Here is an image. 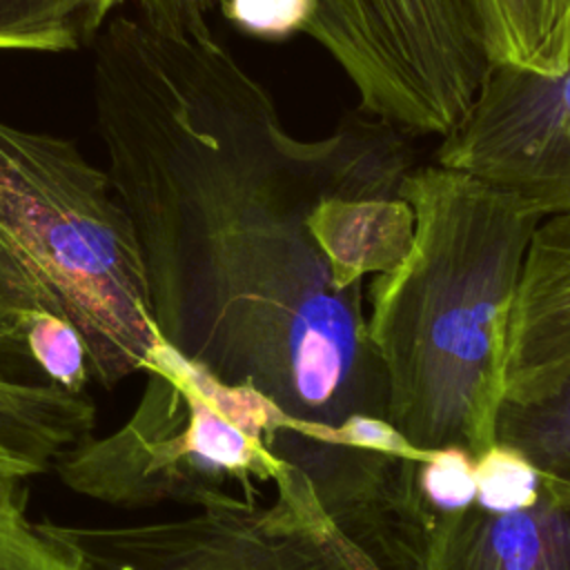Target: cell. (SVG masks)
Listing matches in <instances>:
<instances>
[{
	"label": "cell",
	"mask_w": 570,
	"mask_h": 570,
	"mask_svg": "<svg viewBox=\"0 0 570 570\" xmlns=\"http://www.w3.org/2000/svg\"><path fill=\"white\" fill-rule=\"evenodd\" d=\"M94 102L160 341L287 421L385 423L363 287L336 285L307 216L323 196H399L405 131L358 109L301 140L207 20L142 13L94 40Z\"/></svg>",
	"instance_id": "6da1fadb"
},
{
	"label": "cell",
	"mask_w": 570,
	"mask_h": 570,
	"mask_svg": "<svg viewBox=\"0 0 570 570\" xmlns=\"http://www.w3.org/2000/svg\"><path fill=\"white\" fill-rule=\"evenodd\" d=\"M399 196L414 212L412 243L365 296L385 428L421 456L481 459L494 448L508 318L541 216L436 163L412 167Z\"/></svg>",
	"instance_id": "7a4b0ae2"
},
{
	"label": "cell",
	"mask_w": 570,
	"mask_h": 570,
	"mask_svg": "<svg viewBox=\"0 0 570 570\" xmlns=\"http://www.w3.org/2000/svg\"><path fill=\"white\" fill-rule=\"evenodd\" d=\"M0 220L80 334L89 381L111 390L142 374L163 341L138 238L109 174L65 138L0 120Z\"/></svg>",
	"instance_id": "3957f363"
},
{
	"label": "cell",
	"mask_w": 570,
	"mask_h": 570,
	"mask_svg": "<svg viewBox=\"0 0 570 570\" xmlns=\"http://www.w3.org/2000/svg\"><path fill=\"white\" fill-rule=\"evenodd\" d=\"M142 374L138 403L118 428L53 461L62 485L118 508H194L216 492L272 481L278 459L263 432L281 414L258 394L218 383L165 343Z\"/></svg>",
	"instance_id": "277c9868"
},
{
	"label": "cell",
	"mask_w": 570,
	"mask_h": 570,
	"mask_svg": "<svg viewBox=\"0 0 570 570\" xmlns=\"http://www.w3.org/2000/svg\"><path fill=\"white\" fill-rule=\"evenodd\" d=\"M229 0H138L169 24L205 20ZM350 78L358 109L405 134L445 136L488 69L465 0H312L307 33Z\"/></svg>",
	"instance_id": "5b68a950"
},
{
	"label": "cell",
	"mask_w": 570,
	"mask_h": 570,
	"mask_svg": "<svg viewBox=\"0 0 570 570\" xmlns=\"http://www.w3.org/2000/svg\"><path fill=\"white\" fill-rule=\"evenodd\" d=\"M269 483V499L225 490L160 521H45L80 570H381L332 523L298 468L278 459Z\"/></svg>",
	"instance_id": "8992f818"
},
{
	"label": "cell",
	"mask_w": 570,
	"mask_h": 570,
	"mask_svg": "<svg viewBox=\"0 0 570 570\" xmlns=\"http://www.w3.org/2000/svg\"><path fill=\"white\" fill-rule=\"evenodd\" d=\"M376 421L321 430L276 416L265 448L298 468L323 512L381 570H423L436 510L423 490V456Z\"/></svg>",
	"instance_id": "52a82bcc"
},
{
	"label": "cell",
	"mask_w": 570,
	"mask_h": 570,
	"mask_svg": "<svg viewBox=\"0 0 570 570\" xmlns=\"http://www.w3.org/2000/svg\"><path fill=\"white\" fill-rule=\"evenodd\" d=\"M434 163L508 194L541 218L570 212V58L554 71L490 62Z\"/></svg>",
	"instance_id": "ba28073f"
},
{
	"label": "cell",
	"mask_w": 570,
	"mask_h": 570,
	"mask_svg": "<svg viewBox=\"0 0 570 570\" xmlns=\"http://www.w3.org/2000/svg\"><path fill=\"white\" fill-rule=\"evenodd\" d=\"M423 570H570V483L539 474L523 499L436 512Z\"/></svg>",
	"instance_id": "9c48e42d"
},
{
	"label": "cell",
	"mask_w": 570,
	"mask_h": 570,
	"mask_svg": "<svg viewBox=\"0 0 570 570\" xmlns=\"http://www.w3.org/2000/svg\"><path fill=\"white\" fill-rule=\"evenodd\" d=\"M570 376V212L539 220L505 330L503 401L530 403Z\"/></svg>",
	"instance_id": "30bf717a"
},
{
	"label": "cell",
	"mask_w": 570,
	"mask_h": 570,
	"mask_svg": "<svg viewBox=\"0 0 570 570\" xmlns=\"http://www.w3.org/2000/svg\"><path fill=\"white\" fill-rule=\"evenodd\" d=\"M307 227L338 287H363L367 274H385L405 256L414 212L401 196H323Z\"/></svg>",
	"instance_id": "8fae6325"
},
{
	"label": "cell",
	"mask_w": 570,
	"mask_h": 570,
	"mask_svg": "<svg viewBox=\"0 0 570 570\" xmlns=\"http://www.w3.org/2000/svg\"><path fill=\"white\" fill-rule=\"evenodd\" d=\"M490 62L554 73L570 58V0H465Z\"/></svg>",
	"instance_id": "7c38bea8"
},
{
	"label": "cell",
	"mask_w": 570,
	"mask_h": 570,
	"mask_svg": "<svg viewBox=\"0 0 570 570\" xmlns=\"http://www.w3.org/2000/svg\"><path fill=\"white\" fill-rule=\"evenodd\" d=\"M45 314L65 316L29 252L0 220V381L53 383L40 370L27 341V330Z\"/></svg>",
	"instance_id": "4fadbf2b"
},
{
	"label": "cell",
	"mask_w": 570,
	"mask_h": 570,
	"mask_svg": "<svg viewBox=\"0 0 570 570\" xmlns=\"http://www.w3.org/2000/svg\"><path fill=\"white\" fill-rule=\"evenodd\" d=\"M122 0H0V49L73 51L98 38Z\"/></svg>",
	"instance_id": "5bb4252c"
},
{
	"label": "cell",
	"mask_w": 570,
	"mask_h": 570,
	"mask_svg": "<svg viewBox=\"0 0 570 570\" xmlns=\"http://www.w3.org/2000/svg\"><path fill=\"white\" fill-rule=\"evenodd\" d=\"M494 445L523 459L537 474L570 483V376L543 399L501 401Z\"/></svg>",
	"instance_id": "9a60e30c"
},
{
	"label": "cell",
	"mask_w": 570,
	"mask_h": 570,
	"mask_svg": "<svg viewBox=\"0 0 570 570\" xmlns=\"http://www.w3.org/2000/svg\"><path fill=\"white\" fill-rule=\"evenodd\" d=\"M0 570H80L78 552L29 517L20 479H0Z\"/></svg>",
	"instance_id": "2e32d148"
},
{
	"label": "cell",
	"mask_w": 570,
	"mask_h": 570,
	"mask_svg": "<svg viewBox=\"0 0 570 570\" xmlns=\"http://www.w3.org/2000/svg\"><path fill=\"white\" fill-rule=\"evenodd\" d=\"M27 341L40 370L69 392H85L89 383L85 345L76 327L56 314H45L27 330Z\"/></svg>",
	"instance_id": "e0dca14e"
}]
</instances>
